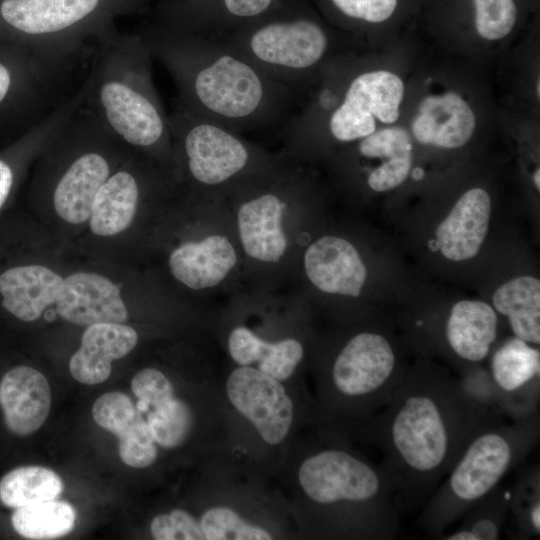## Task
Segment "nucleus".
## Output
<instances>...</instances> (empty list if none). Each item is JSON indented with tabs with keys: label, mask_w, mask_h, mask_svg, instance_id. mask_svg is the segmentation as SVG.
Wrapping results in <instances>:
<instances>
[{
	"label": "nucleus",
	"mask_w": 540,
	"mask_h": 540,
	"mask_svg": "<svg viewBox=\"0 0 540 540\" xmlns=\"http://www.w3.org/2000/svg\"><path fill=\"white\" fill-rule=\"evenodd\" d=\"M497 413L446 372L431 366L407 370L373 422L400 513L428 501L471 436Z\"/></svg>",
	"instance_id": "nucleus-1"
},
{
	"label": "nucleus",
	"mask_w": 540,
	"mask_h": 540,
	"mask_svg": "<svg viewBox=\"0 0 540 540\" xmlns=\"http://www.w3.org/2000/svg\"><path fill=\"white\" fill-rule=\"evenodd\" d=\"M136 32L174 80L176 105L194 115L238 133L284 132L297 111L299 99L289 88L219 40L156 25Z\"/></svg>",
	"instance_id": "nucleus-2"
},
{
	"label": "nucleus",
	"mask_w": 540,
	"mask_h": 540,
	"mask_svg": "<svg viewBox=\"0 0 540 540\" xmlns=\"http://www.w3.org/2000/svg\"><path fill=\"white\" fill-rule=\"evenodd\" d=\"M153 57L137 33L115 28L95 44L83 106L121 143L140 150L172 142L169 118L152 77Z\"/></svg>",
	"instance_id": "nucleus-3"
},
{
	"label": "nucleus",
	"mask_w": 540,
	"mask_h": 540,
	"mask_svg": "<svg viewBox=\"0 0 540 540\" xmlns=\"http://www.w3.org/2000/svg\"><path fill=\"white\" fill-rule=\"evenodd\" d=\"M539 436V412L522 419H510L502 413L491 416L471 436L445 481L425 503L418 526L430 537L442 538L448 527L532 451Z\"/></svg>",
	"instance_id": "nucleus-4"
},
{
	"label": "nucleus",
	"mask_w": 540,
	"mask_h": 540,
	"mask_svg": "<svg viewBox=\"0 0 540 540\" xmlns=\"http://www.w3.org/2000/svg\"><path fill=\"white\" fill-rule=\"evenodd\" d=\"M144 0H0V31L59 83L75 62L92 54L116 20L136 12Z\"/></svg>",
	"instance_id": "nucleus-5"
},
{
	"label": "nucleus",
	"mask_w": 540,
	"mask_h": 540,
	"mask_svg": "<svg viewBox=\"0 0 540 540\" xmlns=\"http://www.w3.org/2000/svg\"><path fill=\"white\" fill-rule=\"evenodd\" d=\"M298 481L315 505L348 509L366 538L392 540L398 534L396 491L381 464L342 448H326L302 462Z\"/></svg>",
	"instance_id": "nucleus-6"
},
{
	"label": "nucleus",
	"mask_w": 540,
	"mask_h": 540,
	"mask_svg": "<svg viewBox=\"0 0 540 540\" xmlns=\"http://www.w3.org/2000/svg\"><path fill=\"white\" fill-rule=\"evenodd\" d=\"M299 99L313 87L325 61L330 38L310 17L262 18L219 40Z\"/></svg>",
	"instance_id": "nucleus-7"
},
{
	"label": "nucleus",
	"mask_w": 540,
	"mask_h": 540,
	"mask_svg": "<svg viewBox=\"0 0 540 540\" xmlns=\"http://www.w3.org/2000/svg\"><path fill=\"white\" fill-rule=\"evenodd\" d=\"M406 373L387 336L359 332L346 342L331 365V395L340 405L372 414L386 405Z\"/></svg>",
	"instance_id": "nucleus-8"
},
{
	"label": "nucleus",
	"mask_w": 540,
	"mask_h": 540,
	"mask_svg": "<svg viewBox=\"0 0 540 540\" xmlns=\"http://www.w3.org/2000/svg\"><path fill=\"white\" fill-rule=\"evenodd\" d=\"M168 118L171 141L178 144L196 183L222 185L248 169L253 151L240 133L177 105Z\"/></svg>",
	"instance_id": "nucleus-9"
},
{
	"label": "nucleus",
	"mask_w": 540,
	"mask_h": 540,
	"mask_svg": "<svg viewBox=\"0 0 540 540\" xmlns=\"http://www.w3.org/2000/svg\"><path fill=\"white\" fill-rule=\"evenodd\" d=\"M404 83L386 70L367 71L355 76L343 98L331 111L327 128L339 142H352L376 131L375 119L392 124L400 115Z\"/></svg>",
	"instance_id": "nucleus-10"
},
{
	"label": "nucleus",
	"mask_w": 540,
	"mask_h": 540,
	"mask_svg": "<svg viewBox=\"0 0 540 540\" xmlns=\"http://www.w3.org/2000/svg\"><path fill=\"white\" fill-rule=\"evenodd\" d=\"M226 393L266 443L277 445L286 438L293 421V402L280 381L257 368L240 366L228 377Z\"/></svg>",
	"instance_id": "nucleus-11"
},
{
	"label": "nucleus",
	"mask_w": 540,
	"mask_h": 540,
	"mask_svg": "<svg viewBox=\"0 0 540 540\" xmlns=\"http://www.w3.org/2000/svg\"><path fill=\"white\" fill-rule=\"evenodd\" d=\"M496 403L510 419H522L538 412L540 352L516 337L507 338L493 352L488 372Z\"/></svg>",
	"instance_id": "nucleus-12"
},
{
	"label": "nucleus",
	"mask_w": 540,
	"mask_h": 540,
	"mask_svg": "<svg viewBox=\"0 0 540 540\" xmlns=\"http://www.w3.org/2000/svg\"><path fill=\"white\" fill-rule=\"evenodd\" d=\"M55 304L58 315L82 326L124 323L128 317L118 286L96 273L78 272L63 279Z\"/></svg>",
	"instance_id": "nucleus-13"
},
{
	"label": "nucleus",
	"mask_w": 540,
	"mask_h": 540,
	"mask_svg": "<svg viewBox=\"0 0 540 540\" xmlns=\"http://www.w3.org/2000/svg\"><path fill=\"white\" fill-rule=\"evenodd\" d=\"M95 422L119 439L121 460L134 468L150 466L157 458L147 421L133 401L120 392L100 396L92 407Z\"/></svg>",
	"instance_id": "nucleus-14"
},
{
	"label": "nucleus",
	"mask_w": 540,
	"mask_h": 540,
	"mask_svg": "<svg viewBox=\"0 0 540 540\" xmlns=\"http://www.w3.org/2000/svg\"><path fill=\"white\" fill-rule=\"evenodd\" d=\"M0 407L11 433L23 437L36 432L51 408L47 379L29 366L10 369L0 381Z\"/></svg>",
	"instance_id": "nucleus-15"
},
{
	"label": "nucleus",
	"mask_w": 540,
	"mask_h": 540,
	"mask_svg": "<svg viewBox=\"0 0 540 540\" xmlns=\"http://www.w3.org/2000/svg\"><path fill=\"white\" fill-rule=\"evenodd\" d=\"M304 264L309 280L326 293L358 297L367 277L355 247L335 236H324L312 243Z\"/></svg>",
	"instance_id": "nucleus-16"
},
{
	"label": "nucleus",
	"mask_w": 540,
	"mask_h": 540,
	"mask_svg": "<svg viewBox=\"0 0 540 540\" xmlns=\"http://www.w3.org/2000/svg\"><path fill=\"white\" fill-rule=\"evenodd\" d=\"M489 194L472 188L456 202L436 231L438 249L449 260L464 261L476 256L486 238L490 218Z\"/></svg>",
	"instance_id": "nucleus-17"
},
{
	"label": "nucleus",
	"mask_w": 540,
	"mask_h": 540,
	"mask_svg": "<svg viewBox=\"0 0 540 540\" xmlns=\"http://www.w3.org/2000/svg\"><path fill=\"white\" fill-rule=\"evenodd\" d=\"M476 118L469 104L457 93L425 97L413 119L414 137L425 145L458 148L472 137Z\"/></svg>",
	"instance_id": "nucleus-18"
},
{
	"label": "nucleus",
	"mask_w": 540,
	"mask_h": 540,
	"mask_svg": "<svg viewBox=\"0 0 540 540\" xmlns=\"http://www.w3.org/2000/svg\"><path fill=\"white\" fill-rule=\"evenodd\" d=\"M137 341V332L123 323L88 326L82 335L80 348L70 359V373L83 384L104 382L111 374L112 361L126 356Z\"/></svg>",
	"instance_id": "nucleus-19"
},
{
	"label": "nucleus",
	"mask_w": 540,
	"mask_h": 540,
	"mask_svg": "<svg viewBox=\"0 0 540 540\" xmlns=\"http://www.w3.org/2000/svg\"><path fill=\"white\" fill-rule=\"evenodd\" d=\"M498 317L479 300H461L453 305L444 325V338L456 359L474 365L482 362L496 341Z\"/></svg>",
	"instance_id": "nucleus-20"
},
{
	"label": "nucleus",
	"mask_w": 540,
	"mask_h": 540,
	"mask_svg": "<svg viewBox=\"0 0 540 540\" xmlns=\"http://www.w3.org/2000/svg\"><path fill=\"white\" fill-rule=\"evenodd\" d=\"M286 203L274 193H265L243 203L238 212V226L245 252L252 258L277 262L287 241L281 228Z\"/></svg>",
	"instance_id": "nucleus-21"
},
{
	"label": "nucleus",
	"mask_w": 540,
	"mask_h": 540,
	"mask_svg": "<svg viewBox=\"0 0 540 540\" xmlns=\"http://www.w3.org/2000/svg\"><path fill=\"white\" fill-rule=\"evenodd\" d=\"M63 278L41 265L18 266L0 275L3 307L16 318L31 322L56 302Z\"/></svg>",
	"instance_id": "nucleus-22"
},
{
	"label": "nucleus",
	"mask_w": 540,
	"mask_h": 540,
	"mask_svg": "<svg viewBox=\"0 0 540 540\" xmlns=\"http://www.w3.org/2000/svg\"><path fill=\"white\" fill-rule=\"evenodd\" d=\"M235 250L224 236L213 235L200 242H187L170 255L174 277L191 289L200 290L220 283L234 267Z\"/></svg>",
	"instance_id": "nucleus-23"
},
{
	"label": "nucleus",
	"mask_w": 540,
	"mask_h": 540,
	"mask_svg": "<svg viewBox=\"0 0 540 540\" xmlns=\"http://www.w3.org/2000/svg\"><path fill=\"white\" fill-rule=\"evenodd\" d=\"M139 195L140 184L133 171L120 169L112 173L93 201L89 216L92 232L112 236L126 230L133 221Z\"/></svg>",
	"instance_id": "nucleus-24"
},
{
	"label": "nucleus",
	"mask_w": 540,
	"mask_h": 540,
	"mask_svg": "<svg viewBox=\"0 0 540 540\" xmlns=\"http://www.w3.org/2000/svg\"><path fill=\"white\" fill-rule=\"evenodd\" d=\"M228 350L238 365L257 363L258 370L278 381L286 380L294 373L304 354L301 343L295 339L269 343L245 327H237L230 333Z\"/></svg>",
	"instance_id": "nucleus-25"
},
{
	"label": "nucleus",
	"mask_w": 540,
	"mask_h": 540,
	"mask_svg": "<svg viewBox=\"0 0 540 540\" xmlns=\"http://www.w3.org/2000/svg\"><path fill=\"white\" fill-rule=\"evenodd\" d=\"M492 301L496 311L507 317L514 336L539 345V279L532 276L514 278L496 290Z\"/></svg>",
	"instance_id": "nucleus-26"
},
{
	"label": "nucleus",
	"mask_w": 540,
	"mask_h": 540,
	"mask_svg": "<svg viewBox=\"0 0 540 540\" xmlns=\"http://www.w3.org/2000/svg\"><path fill=\"white\" fill-rule=\"evenodd\" d=\"M63 491L60 476L40 466H23L9 471L0 480V501L9 508H19L55 500Z\"/></svg>",
	"instance_id": "nucleus-27"
},
{
	"label": "nucleus",
	"mask_w": 540,
	"mask_h": 540,
	"mask_svg": "<svg viewBox=\"0 0 540 540\" xmlns=\"http://www.w3.org/2000/svg\"><path fill=\"white\" fill-rule=\"evenodd\" d=\"M76 511L65 501L49 500L16 508L11 516L14 530L28 539H55L72 531Z\"/></svg>",
	"instance_id": "nucleus-28"
},
{
	"label": "nucleus",
	"mask_w": 540,
	"mask_h": 540,
	"mask_svg": "<svg viewBox=\"0 0 540 540\" xmlns=\"http://www.w3.org/2000/svg\"><path fill=\"white\" fill-rule=\"evenodd\" d=\"M508 513L509 492L499 484L462 516L457 529L442 539H499Z\"/></svg>",
	"instance_id": "nucleus-29"
},
{
	"label": "nucleus",
	"mask_w": 540,
	"mask_h": 540,
	"mask_svg": "<svg viewBox=\"0 0 540 540\" xmlns=\"http://www.w3.org/2000/svg\"><path fill=\"white\" fill-rule=\"evenodd\" d=\"M512 513L519 536L524 539L540 535V470L532 465L521 470L509 492Z\"/></svg>",
	"instance_id": "nucleus-30"
},
{
	"label": "nucleus",
	"mask_w": 540,
	"mask_h": 540,
	"mask_svg": "<svg viewBox=\"0 0 540 540\" xmlns=\"http://www.w3.org/2000/svg\"><path fill=\"white\" fill-rule=\"evenodd\" d=\"M146 421L156 443L165 448H175L188 437L193 416L184 401L172 398L167 403L148 411Z\"/></svg>",
	"instance_id": "nucleus-31"
},
{
	"label": "nucleus",
	"mask_w": 540,
	"mask_h": 540,
	"mask_svg": "<svg viewBox=\"0 0 540 540\" xmlns=\"http://www.w3.org/2000/svg\"><path fill=\"white\" fill-rule=\"evenodd\" d=\"M200 526L206 540H269L272 535L248 523L228 507H213L204 512Z\"/></svg>",
	"instance_id": "nucleus-32"
},
{
	"label": "nucleus",
	"mask_w": 540,
	"mask_h": 540,
	"mask_svg": "<svg viewBox=\"0 0 540 540\" xmlns=\"http://www.w3.org/2000/svg\"><path fill=\"white\" fill-rule=\"evenodd\" d=\"M474 26L489 41L503 39L515 27L519 16L516 0H471Z\"/></svg>",
	"instance_id": "nucleus-33"
},
{
	"label": "nucleus",
	"mask_w": 540,
	"mask_h": 540,
	"mask_svg": "<svg viewBox=\"0 0 540 540\" xmlns=\"http://www.w3.org/2000/svg\"><path fill=\"white\" fill-rule=\"evenodd\" d=\"M218 13L211 39L221 40L261 19L276 0H218Z\"/></svg>",
	"instance_id": "nucleus-34"
},
{
	"label": "nucleus",
	"mask_w": 540,
	"mask_h": 540,
	"mask_svg": "<svg viewBox=\"0 0 540 540\" xmlns=\"http://www.w3.org/2000/svg\"><path fill=\"white\" fill-rule=\"evenodd\" d=\"M358 150L364 157L389 160L412 155V142L405 129L388 127L362 138Z\"/></svg>",
	"instance_id": "nucleus-35"
},
{
	"label": "nucleus",
	"mask_w": 540,
	"mask_h": 540,
	"mask_svg": "<svg viewBox=\"0 0 540 540\" xmlns=\"http://www.w3.org/2000/svg\"><path fill=\"white\" fill-rule=\"evenodd\" d=\"M150 532L156 540L205 539L200 522L181 509L157 515L150 524Z\"/></svg>",
	"instance_id": "nucleus-36"
},
{
	"label": "nucleus",
	"mask_w": 540,
	"mask_h": 540,
	"mask_svg": "<svg viewBox=\"0 0 540 540\" xmlns=\"http://www.w3.org/2000/svg\"><path fill=\"white\" fill-rule=\"evenodd\" d=\"M344 17L380 24L389 20L398 9L400 0H329Z\"/></svg>",
	"instance_id": "nucleus-37"
},
{
	"label": "nucleus",
	"mask_w": 540,
	"mask_h": 540,
	"mask_svg": "<svg viewBox=\"0 0 540 540\" xmlns=\"http://www.w3.org/2000/svg\"><path fill=\"white\" fill-rule=\"evenodd\" d=\"M131 389L138 400L149 406V411L174 398L172 384L154 368L140 370L131 381Z\"/></svg>",
	"instance_id": "nucleus-38"
},
{
	"label": "nucleus",
	"mask_w": 540,
	"mask_h": 540,
	"mask_svg": "<svg viewBox=\"0 0 540 540\" xmlns=\"http://www.w3.org/2000/svg\"><path fill=\"white\" fill-rule=\"evenodd\" d=\"M411 165L412 155L389 159L370 173L367 180L368 185L377 192L396 188L406 180Z\"/></svg>",
	"instance_id": "nucleus-39"
},
{
	"label": "nucleus",
	"mask_w": 540,
	"mask_h": 540,
	"mask_svg": "<svg viewBox=\"0 0 540 540\" xmlns=\"http://www.w3.org/2000/svg\"><path fill=\"white\" fill-rule=\"evenodd\" d=\"M13 68H14L13 66H8L5 62L0 60V106L5 104V102L13 95L14 93L13 91L16 85L58 93V90L52 89V88L16 84V79H19V80H46V81H50L59 85L58 82H56L55 80H53L52 78H50L49 76L45 74H30V75L16 76Z\"/></svg>",
	"instance_id": "nucleus-40"
},
{
	"label": "nucleus",
	"mask_w": 540,
	"mask_h": 540,
	"mask_svg": "<svg viewBox=\"0 0 540 540\" xmlns=\"http://www.w3.org/2000/svg\"><path fill=\"white\" fill-rule=\"evenodd\" d=\"M14 181V172L11 166L0 159V208L5 203Z\"/></svg>",
	"instance_id": "nucleus-41"
},
{
	"label": "nucleus",
	"mask_w": 540,
	"mask_h": 540,
	"mask_svg": "<svg viewBox=\"0 0 540 540\" xmlns=\"http://www.w3.org/2000/svg\"><path fill=\"white\" fill-rule=\"evenodd\" d=\"M412 178L414 180H421L423 177H424V170L420 167H416L413 171H412Z\"/></svg>",
	"instance_id": "nucleus-42"
},
{
	"label": "nucleus",
	"mask_w": 540,
	"mask_h": 540,
	"mask_svg": "<svg viewBox=\"0 0 540 540\" xmlns=\"http://www.w3.org/2000/svg\"><path fill=\"white\" fill-rule=\"evenodd\" d=\"M539 177H540V171L539 169H537L534 173V184L535 186L537 187V189L539 190L540 188V181H539Z\"/></svg>",
	"instance_id": "nucleus-43"
},
{
	"label": "nucleus",
	"mask_w": 540,
	"mask_h": 540,
	"mask_svg": "<svg viewBox=\"0 0 540 540\" xmlns=\"http://www.w3.org/2000/svg\"><path fill=\"white\" fill-rule=\"evenodd\" d=\"M539 87H540V83H539V81H538V82H537V95H538V96L540 95Z\"/></svg>",
	"instance_id": "nucleus-44"
}]
</instances>
